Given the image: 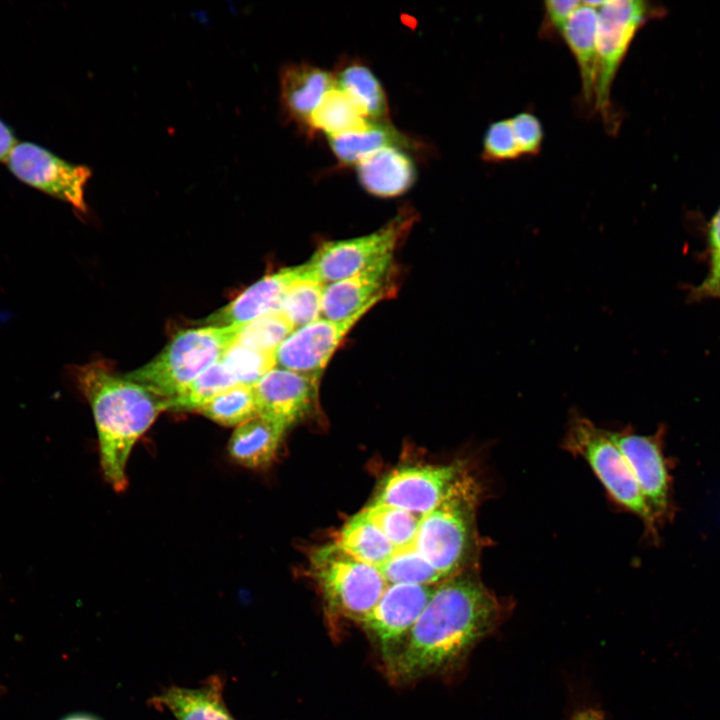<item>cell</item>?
<instances>
[{
    "mask_svg": "<svg viewBox=\"0 0 720 720\" xmlns=\"http://www.w3.org/2000/svg\"><path fill=\"white\" fill-rule=\"evenodd\" d=\"M695 295L720 299V256L711 257L710 272L695 290Z\"/></svg>",
    "mask_w": 720,
    "mask_h": 720,
    "instance_id": "d590c367",
    "label": "cell"
},
{
    "mask_svg": "<svg viewBox=\"0 0 720 720\" xmlns=\"http://www.w3.org/2000/svg\"><path fill=\"white\" fill-rule=\"evenodd\" d=\"M664 430L640 435L630 427L611 431L657 522L671 514V476L663 453Z\"/></svg>",
    "mask_w": 720,
    "mask_h": 720,
    "instance_id": "7c38bea8",
    "label": "cell"
},
{
    "mask_svg": "<svg viewBox=\"0 0 720 720\" xmlns=\"http://www.w3.org/2000/svg\"><path fill=\"white\" fill-rule=\"evenodd\" d=\"M61 720H101V719L93 714L78 712V713L69 714V715L65 716L64 718H62Z\"/></svg>",
    "mask_w": 720,
    "mask_h": 720,
    "instance_id": "ab89813d",
    "label": "cell"
},
{
    "mask_svg": "<svg viewBox=\"0 0 720 720\" xmlns=\"http://www.w3.org/2000/svg\"><path fill=\"white\" fill-rule=\"evenodd\" d=\"M416 212L405 207L378 230L356 238L326 241L303 264L305 272L324 284L350 277L394 250L416 222Z\"/></svg>",
    "mask_w": 720,
    "mask_h": 720,
    "instance_id": "ba28073f",
    "label": "cell"
},
{
    "mask_svg": "<svg viewBox=\"0 0 720 720\" xmlns=\"http://www.w3.org/2000/svg\"><path fill=\"white\" fill-rule=\"evenodd\" d=\"M581 2L578 0L545 1L539 35L546 40L561 39L564 26Z\"/></svg>",
    "mask_w": 720,
    "mask_h": 720,
    "instance_id": "e575fe53",
    "label": "cell"
},
{
    "mask_svg": "<svg viewBox=\"0 0 720 720\" xmlns=\"http://www.w3.org/2000/svg\"><path fill=\"white\" fill-rule=\"evenodd\" d=\"M22 183L86 212L85 187L92 172L36 143L18 142L5 162Z\"/></svg>",
    "mask_w": 720,
    "mask_h": 720,
    "instance_id": "30bf717a",
    "label": "cell"
},
{
    "mask_svg": "<svg viewBox=\"0 0 720 720\" xmlns=\"http://www.w3.org/2000/svg\"><path fill=\"white\" fill-rule=\"evenodd\" d=\"M365 119L350 98L341 90L333 87L322 98L312 113L308 131H321L328 137H334L366 126Z\"/></svg>",
    "mask_w": 720,
    "mask_h": 720,
    "instance_id": "d4e9b609",
    "label": "cell"
},
{
    "mask_svg": "<svg viewBox=\"0 0 720 720\" xmlns=\"http://www.w3.org/2000/svg\"><path fill=\"white\" fill-rule=\"evenodd\" d=\"M1 692H2V687L0 686V694H1Z\"/></svg>",
    "mask_w": 720,
    "mask_h": 720,
    "instance_id": "60d3db41",
    "label": "cell"
},
{
    "mask_svg": "<svg viewBox=\"0 0 720 720\" xmlns=\"http://www.w3.org/2000/svg\"><path fill=\"white\" fill-rule=\"evenodd\" d=\"M300 271L301 265H298L285 267L266 275L203 322L210 326L246 324L265 314L280 310L288 288Z\"/></svg>",
    "mask_w": 720,
    "mask_h": 720,
    "instance_id": "2e32d148",
    "label": "cell"
},
{
    "mask_svg": "<svg viewBox=\"0 0 720 720\" xmlns=\"http://www.w3.org/2000/svg\"><path fill=\"white\" fill-rule=\"evenodd\" d=\"M599 1H582L568 19L561 33L573 55L581 84V106L594 116L595 89L597 80V7Z\"/></svg>",
    "mask_w": 720,
    "mask_h": 720,
    "instance_id": "e0dca14e",
    "label": "cell"
},
{
    "mask_svg": "<svg viewBox=\"0 0 720 720\" xmlns=\"http://www.w3.org/2000/svg\"><path fill=\"white\" fill-rule=\"evenodd\" d=\"M73 376L93 412L104 478L121 492L128 484L126 469L131 451L167 409L166 399L98 362L75 368Z\"/></svg>",
    "mask_w": 720,
    "mask_h": 720,
    "instance_id": "7a4b0ae2",
    "label": "cell"
},
{
    "mask_svg": "<svg viewBox=\"0 0 720 720\" xmlns=\"http://www.w3.org/2000/svg\"><path fill=\"white\" fill-rule=\"evenodd\" d=\"M653 10L649 3L641 0L599 1L594 115L599 116L610 135L617 133L621 123L611 98L616 75L636 33L654 16Z\"/></svg>",
    "mask_w": 720,
    "mask_h": 720,
    "instance_id": "8992f818",
    "label": "cell"
},
{
    "mask_svg": "<svg viewBox=\"0 0 720 720\" xmlns=\"http://www.w3.org/2000/svg\"><path fill=\"white\" fill-rule=\"evenodd\" d=\"M378 569L388 584L436 585L445 580L412 545L396 550Z\"/></svg>",
    "mask_w": 720,
    "mask_h": 720,
    "instance_id": "f1b7e54d",
    "label": "cell"
},
{
    "mask_svg": "<svg viewBox=\"0 0 720 720\" xmlns=\"http://www.w3.org/2000/svg\"><path fill=\"white\" fill-rule=\"evenodd\" d=\"M571 720H604L603 715L600 711L588 708L578 711L573 715Z\"/></svg>",
    "mask_w": 720,
    "mask_h": 720,
    "instance_id": "f35d334b",
    "label": "cell"
},
{
    "mask_svg": "<svg viewBox=\"0 0 720 720\" xmlns=\"http://www.w3.org/2000/svg\"><path fill=\"white\" fill-rule=\"evenodd\" d=\"M331 151L342 166L356 165L368 155L385 147L416 152L423 144L395 128L390 121L372 122L359 130L328 137Z\"/></svg>",
    "mask_w": 720,
    "mask_h": 720,
    "instance_id": "44dd1931",
    "label": "cell"
},
{
    "mask_svg": "<svg viewBox=\"0 0 720 720\" xmlns=\"http://www.w3.org/2000/svg\"><path fill=\"white\" fill-rule=\"evenodd\" d=\"M357 178L370 194L391 198L402 195L416 181V166L411 155L398 147L382 148L358 162Z\"/></svg>",
    "mask_w": 720,
    "mask_h": 720,
    "instance_id": "d6986e66",
    "label": "cell"
},
{
    "mask_svg": "<svg viewBox=\"0 0 720 720\" xmlns=\"http://www.w3.org/2000/svg\"><path fill=\"white\" fill-rule=\"evenodd\" d=\"M18 143L13 129L0 118V162H6Z\"/></svg>",
    "mask_w": 720,
    "mask_h": 720,
    "instance_id": "8d00e7d4",
    "label": "cell"
},
{
    "mask_svg": "<svg viewBox=\"0 0 720 720\" xmlns=\"http://www.w3.org/2000/svg\"><path fill=\"white\" fill-rule=\"evenodd\" d=\"M324 287L325 284L308 275L301 264V271L288 288L280 307L294 329L321 317Z\"/></svg>",
    "mask_w": 720,
    "mask_h": 720,
    "instance_id": "484cf974",
    "label": "cell"
},
{
    "mask_svg": "<svg viewBox=\"0 0 720 720\" xmlns=\"http://www.w3.org/2000/svg\"><path fill=\"white\" fill-rule=\"evenodd\" d=\"M223 426H239L258 416L253 386L237 384L212 398L199 411Z\"/></svg>",
    "mask_w": 720,
    "mask_h": 720,
    "instance_id": "83f0119b",
    "label": "cell"
},
{
    "mask_svg": "<svg viewBox=\"0 0 720 720\" xmlns=\"http://www.w3.org/2000/svg\"><path fill=\"white\" fill-rule=\"evenodd\" d=\"M522 158L536 157L542 150L544 128L531 111H521L509 118Z\"/></svg>",
    "mask_w": 720,
    "mask_h": 720,
    "instance_id": "836d02e7",
    "label": "cell"
},
{
    "mask_svg": "<svg viewBox=\"0 0 720 720\" xmlns=\"http://www.w3.org/2000/svg\"><path fill=\"white\" fill-rule=\"evenodd\" d=\"M313 576L331 615L361 623L388 586L377 567L328 544L313 552Z\"/></svg>",
    "mask_w": 720,
    "mask_h": 720,
    "instance_id": "52a82bcc",
    "label": "cell"
},
{
    "mask_svg": "<svg viewBox=\"0 0 720 720\" xmlns=\"http://www.w3.org/2000/svg\"><path fill=\"white\" fill-rule=\"evenodd\" d=\"M243 325L182 330L155 358L125 377L169 399L218 362L235 344Z\"/></svg>",
    "mask_w": 720,
    "mask_h": 720,
    "instance_id": "277c9868",
    "label": "cell"
},
{
    "mask_svg": "<svg viewBox=\"0 0 720 720\" xmlns=\"http://www.w3.org/2000/svg\"><path fill=\"white\" fill-rule=\"evenodd\" d=\"M711 257L720 256V208L713 216L709 226Z\"/></svg>",
    "mask_w": 720,
    "mask_h": 720,
    "instance_id": "74e56055",
    "label": "cell"
},
{
    "mask_svg": "<svg viewBox=\"0 0 720 720\" xmlns=\"http://www.w3.org/2000/svg\"><path fill=\"white\" fill-rule=\"evenodd\" d=\"M563 448L583 458L592 468L608 495L627 511L638 516L647 532L656 539L657 520L650 510L639 485L611 431L598 427L588 418L571 416Z\"/></svg>",
    "mask_w": 720,
    "mask_h": 720,
    "instance_id": "5b68a950",
    "label": "cell"
},
{
    "mask_svg": "<svg viewBox=\"0 0 720 720\" xmlns=\"http://www.w3.org/2000/svg\"><path fill=\"white\" fill-rule=\"evenodd\" d=\"M335 544L356 560L377 568L396 551L362 511L344 524Z\"/></svg>",
    "mask_w": 720,
    "mask_h": 720,
    "instance_id": "cb8c5ba5",
    "label": "cell"
},
{
    "mask_svg": "<svg viewBox=\"0 0 720 720\" xmlns=\"http://www.w3.org/2000/svg\"><path fill=\"white\" fill-rule=\"evenodd\" d=\"M279 82L282 110L308 130L312 113L334 87L332 72L308 63H290L282 67Z\"/></svg>",
    "mask_w": 720,
    "mask_h": 720,
    "instance_id": "ac0fdd59",
    "label": "cell"
},
{
    "mask_svg": "<svg viewBox=\"0 0 720 720\" xmlns=\"http://www.w3.org/2000/svg\"><path fill=\"white\" fill-rule=\"evenodd\" d=\"M503 612L476 569L443 580L435 585L388 675L410 683L455 667L496 629Z\"/></svg>",
    "mask_w": 720,
    "mask_h": 720,
    "instance_id": "6da1fadb",
    "label": "cell"
},
{
    "mask_svg": "<svg viewBox=\"0 0 720 720\" xmlns=\"http://www.w3.org/2000/svg\"><path fill=\"white\" fill-rule=\"evenodd\" d=\"M238 384L253 386L276 367L275 352L252 350L235 343L221 358Z\"/></svg>",
    "mask_w": 720,
    "mask_h": 720,
    "instance_id": "1f68e13d",
    "label": "cell"
},
{
    "mask_svg": "<svg viewBox=\"0 0 720 720\" xmlns=\"http://www.w3.org/2000/svg\"><path fill=\"white\" fill-rule=\"evenodd\" d=\"M319 379L274 367L253 385L258 416L285 430L305 419L316 408Z\"/></svg>",
    "mask_w": 720,
    "mask_h": 720,
    "instance_id": "5bb4252c",
    "label": "cell"
},
{
    "mask_svg": "<svg viewBox=\"0 0 720 720\" xmlns=\"http://www.w3.org/2000/svg\"><path fill=\"white\" fill-rule=\"evenodd\" d=\"M362 512L380 529L396 550L413 544L422 518L404 509L374 502Z\"/></svg>",
    "mask_w": 720,
    "mask_h": 720,
    "instance_id": "f546056e",
    "label": "cell"
},
{
    "mask_svg": "<svg viewBox=\"0 0 720 720\" xmlns=\"http://www.w3.org/2000/svg\"><path fill=\"white\" fill-rule=\"evenodd\" d=\"M434 588L435 585L388 584L376 606L360 623L388 674Z\"/></svg>",
    "mask_w": 720,
    "mask_h": 720,
    "instance_id": "9c48e42d",
    "label": "cell"
},
{
    "mask_svg": "<svg viewBox=\"0 0 720 720\" xmlns=\"http://www.w3.org/2000/svg\"><path fill=\"white\" fill-rule=\"evenodd\" d=\"M392 267L393 255H388L350 277L325 284L321 317L344 320L392 296L395 290L389 283Z\"/></svg>",
    "mask_w": 720,
    "mask_h": 720,
    "instance_id": "9a60e30c",
    "label": "cell"
},
{
    "mask_svg": "<svg viewBox=\"0 0 720 720\" xmlns=\"http://www.w3.org/2000/svg\"><path fill=\"white\" fill-rule=\"evenodd\" d=\"M375 305L370 304L344 320L320 317L295 329L276 349V367L320 377L345 336Z\"/></svg>",
    "mask_w": 720,
    "mask_h": 720,
    "instance_id": "4fadbf2b",
    "label": "cell"
},
{
    "mask_svg": "<svg viewBox=\"0 0 720 720\" xmlns=\"http://www.w3.org/2000/svg\"><path fill=\"white\" fill-rule=\"evenodd\" d=\"M285 429L256 416L237 426L228 443L230 457L249 469H262L276 457Z\"/></svg>",
    "mask_w": 720,
    "mask_h": 720,
    "instance_id": "603a6c76",
    "label": "cell"
},
{
    "mask_svg": "<svg viewBox=\"0 0 720 720\" xmlns=\"http://www.w3.org/2000/svg\"><path fill=\"white\" fill-rule=\"evenodd\" d=\"M223 689V679L213 675L197 688L170 686L151 701L169 710L176 720H235L224 702Z\"/></svg>",
    "mask_w": 720,
    "mask_h": 720,
    "instance_id": "ffe728a7",
    "label": "cell"
},
{
    "mask_svg": "<svg viewBox=\"0 0 720 720\" xmlns=\"http://www.w3.org/2000/svg\"><path fill=\"white\" fill-rule=\"evenodd\" d=\"M332 75L334 87L350 98L365 119L372 122L389 121L386 93L366 64L359 59L342 58Z\"/></svg>",
    "mask_w": 720,
    "mask_h": 720,
    "instance_id": "7402d4cb",
    "label": "cell"
},
{
    "mask_svg": "<svg viewBox=\"0 0 720 720\" xmlns=\"http://www.w3.org/2000/svg\"><path fill=\"white\" fill-rule=\"evenodd\" d=\"M237 384L220 359L178 394L166 399L167 409L199 412L216 395Z\"/></svg>",
    "mask_w": 720,
    "mask_h": 720,
    "instance_id": "4316f807",
    "label": "cell"
},
{
    "mask_svg": "<svg viewBox=\"0 0 720 720\" xmlns=\"http://www.w3.org/2000/svg\"><path fill=\"white\" fill-rule=\"evenodd\" d=\"M481 498L482 487L469 473L421 518L412 546L444 579L477 569L481 541L476 512Z\"/></svg>",
    "mask_w": 720,
    "mask_h": 720,
    "instance_id": "3957f363",
    "label": "cell"
},
{
    "mask_svg": "<svg viewBox=\"0 0 720 720\" xmlns=\"http://www.w3.org/2000/svg\"><path fill=\"white\" fill-rule=\"evenodd\" d=\"M294 330L284 313L277 310L244 324L235 343L252 350L275 352Z\"/></svg>",
    "mask_w": 720,
    "mask_h": 720,
    "instance_id": "4dcf8cb0",
    "label": "cell"
},
{
    "mask_svg": "<svg viewBox=\"0 0 720 720\" xmlns=\"http://www.w3.org/2000/svg\"><path fill=\"white\" fill-rule=\"evenodd\" d=\"M469 473L460 462L399 467L382 480L374 503L424 516L442 503Z\"/></svg>",
    "mask_w": 720,
    "mask_h": 720,
    "instance_id": "8fae6325",
    "label": "cell"
},
{
    "mask_svg": "<svg viewBox=\"0 0 720 720\" xmlns=\"http://www.w3.org/2000/svg\"><path fill=\"white\" fill-rule=\"evenodd\" d=\"M480 156L487 163H505L522 158L509 118L488 125L483 135Z\"/></svg>",
    "mask_w": 720,
    "mask_h": 720,
    "instance_id": "d6a6232c",
    "label": "cell"
}]
</instances>
